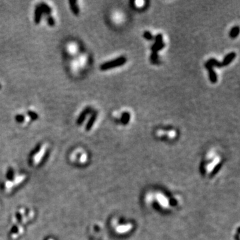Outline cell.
Segmentation results:
<instances>
[{
	"instance_id": "obj_15",
	"label": "cell",
	"mask_w": 240,
	"mask_h": 240,
	"mask_svg": "<svg viewBox=\"0 0 240 240\" xmlns=\"http://www.w3.org/2000/svg\"><path fill=\"white\" fill-rule=\"evenodd\" d=\"M151 61L153 63L157 64L158 63V54L155 52H152V54L151 55Z\"/></svg>"
},
{
	"instance_id": "obj_6",
	"label": "cell",
	"mask_w": 240,
	"mask_h": 240,
	"mask_svg": "<svg viewBox=\"0 0 240 240\" xmlns=\"http://www.w3.org/2000/svg\"><path fill=\"white\" fill-rule=\"evenodd\" d=\"M42 14L43 13H42V11L41 10L40 6L37 5L36 7V10H35V14H34V21L36 24H39L40 23Z\"/></svg>"
},
{
	"instance_id": "obj_12",
	"label": "cell",
	"mask_w": 240,
	"mask_h": 240,
	"mask_svg": "<svg viewBox=\"0 0 240 240\" xmlns=\"http://www.w3.org/2000/svg\"><path fill=\"white\" fill-rule=\"evenodd\" d=\"M239 33V28L238 26H235V27H233L230 31L229 36L231 37L234 39L238 37Z\"/></svg>"
},
{
	"instance_id": "obj_19",
	"label": "cell",
	"mask_w": 240,
	"mask_h": 240,
	"mask_svg": "<svg viewBox=\"0 0 240 240\" xmlns=\"http://www.w3.org/2000/svg\"><path fill=\"white\" fill-rule=\"evenodd\" d=\"M1 88H2V85L0 84V89H1Z\"/></svg>"
},
{
	"instance_id": "obj_10",
	"label": "cell",
	"mask_w": 240,
	"mask_h": 240,
	"mask_svg": "<svg viewBox=\"0 0 240 240\" xmlns=\"http://www.w3.org/2000/svg\"><path fill=\"white\" fill-rule=\"evenodd\" d=\"M164 46H165V44L164 42L159 43H155L154 44L151 46V50L153 52H155V53H157L158 51L162 50L164 47Z\"/></svg>"
},
{
	"instance_id": "obj_1",
	"label": "cell",
	"mask_w": 240,
	"mask_h": 240,
	"mask_svg": "<svg viewBox=\"0 0 240 240\" xmlns=\"http://www.w3.org/2000/svg\"><path fill=\"white\" fill-rule=\"evenodd\" d=\"M126 62H127V59H126L125 57L120 56L115 59L103 63L100 65V69L102 71H106L111 68L121 66V65L125 64Z\"/></svg>"
},
{
	"instance_id": "obj_11",
	"label": "cell",
	"mask_w": 240,
	"mask_h": 240,
	"mask_svg": "<svg viewBox=\"0 0 240 240\" xmlns=\"http://www.w3.org/2000/svg\"><path fill=\"white\" fill-rule=\"evenodd\" d=\"M209 65H211L212 67H217V68H221L222 65L221 63L218 62V61L214 58L209 59L207 62H206Z\"/></svg>"
},
{
	"instance_id": "obj_7",
	"label": "cell",
	"mask_w": 240,
	"mask_h": 240,
	"mask_svg": "<svg viewBox=\"0 0 240 240\" xmlns=\"http://www.w3.org/2000/svg\"><path fill=\"white\" fill-rule=\"evenodd\" d=\"M69 7H70V9L73 14L76 15L79 14L80 11V8L77 4V2L74 1V0H71V1L69 2Z\"/></svg>"
},
{
	"instance_id": "obj_4",
	"label": "cell",
	"mask_w": 240,
	"mask_h": 240,
	"mask_svg": "<svg viewBox=\"0 0 240 240\" xmlns=\"http://www.w3.org/2000/svg\"><path fill=\"white\" fill-rule=\"evenodd\" d=\"M205 66H206V68H207V69L209 72V80H210V81L212 83V84H216V83L217 81V76L215 71L213 70V67H212L211 65H209L207 63H206V64H205Z\"/></svg>"
},
{
	"instance_id": "obj_16",
	"label": "cell",
	"mask_w": 240,
	"mask_h": 240,
	"mask_svg": "<svg viewBox=\"0 0 240 240\" xmlns=\"http://www.w3.org/2000/svg\"><path fill=\"white\" fill-rule=\"evenodd\" d=\"M15 120L18 123H22L25 120V116L23 114H17L15 116Z\"/></svg>"
},
{
	"instance_id": "obj_2",
	"label": "cell",
	"mask_w": 240,
	"mask_h": 240,
	"mask_svg": "<svg viewBox=\"0 0 240 240\" xmlns=\"http://www.w3.org/2000/svg\"><path fill=\"white\" fill-rule=\"evenodd\" d=\"M93 111H94V110L90 106H88L87 107H85L84 110L81 112L80 116H78L77 121H76L77 124L78 125H82L83 123L84 122V121L85 120L88 115L89 114V113H91Z\"/></svg>"
},
{
	"instance_id": "obj_9",
	"label": "cell",
	"mask_w": 240,
	"mask_h": 240,
	"mask_svg": "<svg viewBox=\"0 0 240 240\" xmlns=\"http://www.w3.org/2000/svg\"><path fill=\"white\" fill-rule=\"evenodd\" d=\"M130 120V113L129 112L125 111L121 115V121L123 125H127Z\"/></svg>"
},
{
	"instance_id": "obj_3",
	"label": "cell",
	"mask_w": 240,
	"mask_h": 240,
	"mask_svg": "<svg viewBox=\"0 0 240 240\" xmlns=\"http://www.w3.org/2000/svg\"><path fill=\"white\" fill-rule=\"evenodd\" d=\"M98 113L97 111L94 110L92 112H91L90 118L88 120V123H87V124L85 125V130L86 131L89 132V131H90L91 129V128H93V126L95 124V121L98 117Z\"/></svg>"
},
{
	"instance_id": "obj_17",
	"label": "cell",
	"mask_w": 240,
	"mask_h": 240,
	"mask_svg": "<svg viewBox=\"0 0 240 240\" xmlns=\"http://www.w3.org/2000/svg\"><path fill=\"white\" fill-rule=\"evenodd\" d=\"M143 37H145L147 40H153V37H154L152 36V34L147 31L143 33Z\"/></svg>"
},
{
	"instance_id": "obj_5",
	"label": "cell",
	"mask_w": 240,
	"mask_h": 240,
	"mask_svg": "<svg viewBox=\"0 0 240 240\" xmlns=\"http://www.w3.org/2000/svg\"><path fill=\"white\" fill-rule=\"evenodd\" d=\"M235 57H236V54L235 52H231V53L228 54L224 58L223 62H221L222 66H226V65H229L235 59Z\"/></svg>"
},
{
	"instance_id": "obj_18",
	"label": "cell",
	"mask_w": 240,
	"mask_h": 240,
	"mask_svg": "<svg viewBox=\"0 0 240 240\" xmlns=\"http://www.w3.org/2000/svg\"><path fill=\"white\" fill-rule=\"evenodd\" d=\"M163 42V36L161 34H158L155 36V43H162Z\"/></svg>"
},
{
	"instance_id": "obj_8",
	"label": "cell",
	"mask_w": 240,
	"mask_h": 240,
	"mask_svg": "<svg viewBox=\"0 0 240 240\" xmlns=\"http://www.w3.org/2000/svg\"><path fill=\"white\" fill-rule=\"evenodd\" d=\"M38 6H40L43 14H47L48 15H50V14L51 13V8L49 6H48L47 3H41L40 4H39Z\"/></svg>"
},
{
	"instance_id": "obj_14",
	"label": "cell",
	"mask_w": 240,
	"mask_h": 240,
	"mask_svg": "<svg viewBox=\"0 0 240 240\" xmlns=\"http://www.w3.org/2000/svg\"><path fill=\"white\" fill-rule=\"evenodd\" d=\"M47 24L49 25L51 27H53V26L55 25V20L54 19V17H52L51 15H48L47 17Z\"/></svg>"
},
{
	"instance_id": "obj_13",
	"label": "cell",
	"mask_w": 240,
	"mask_h": 240,
	"mask_svg": "<svg viewBox=\"0 0 240 240\" xmlns=\"http://www.w3.org/2000/svg\"><path fill=\"white\" fill-rule=\"evenodd\" d=\"M28 115L30 117V119H31L33 121L37 120L38 119V117H39V115L37 114L36 112H35L33 111H31V110H29L28 111Z\"/></svg>"
}]
</instances>
